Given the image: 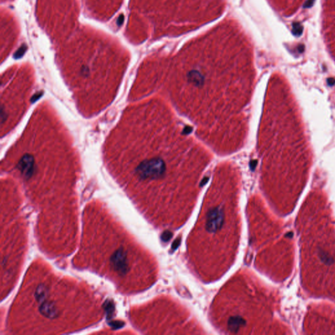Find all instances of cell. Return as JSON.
<instances>
[{"instance_id": "obj_10", "label": "cell", "mask_w": 335, "mask_h": 335, "mask_svg": "<svg viewBox=\"0 0 335 335\" xmlns=\"http://www.w3.org/2000/svg\"><path fill=\"white\" fill-rule=\"evenodd\" d=\"M313 2H314L313 0H309V1L306 2V4H305V7H309L310 6H312V4H313Z\"/></svg>"}, {"instance_id": "obj_4", "label": "cell", "mask_w": 335, "mask_h": 335, "mask_svg": "<svg viewBox=\"0 0 335 335\" xmlns=\"http://www.w3.org/2000/svg\"><path fill=\"white\" fill-rule=\"evenodd\" d=\"M17 168L23 176L26 178L30 177L34 170V159L33 156L30 155L22 156L18 164Z\"/></svg>"}, {"instance_id": "obj_8", "label": "cell", "mask_w": 335, "mask_h": 335, "mask_svg": "<svg viewBox=\"0 0 335 335\" xmlns=\"http://www.w3.org/2000/svg\"><path fill=\"white\" fill-rule=\"evenodd\" d=\"M302 28L299 23H294L293 24V32L295 35H300L302 33Z\"/></svg>"}, {"instance_id": "obj_5", "label": "cell", "mask_w": 335, "mask_h": 335, "mask_svg": "<svg viewBox=\"0 0 335 335\" xmlns=\"http://www.w3.org/2000/svg\"><path fill=\"white\" fill-rule=\"evenodd\" d=\"M39 312L45 317L49 319L56 318L58 314V309L56 308L55 304L47 301L40 304Z\"/></svg>"}, {"instance_id": "obj_2", "label": "cell", "mask_w": 335, "mask_h": 335, "mask_svg": "<svg viewBox=\"0 0 335 335\" xmlns=\"http://www.w3.org/2000/svg\"><path fill=\"white\" fill-rule=\"evenodd\" d=\"M225 221V214L222 207L217 206L210 210L207 213L206 228L207 232L215 233L223 227Z\"/></svg>"}, {"instance_id": "obj_3", "label": "cell", "mask_w": 335, "mask_h": 335, "mask_svg": "<svg viewBox=\"0 0 335 335\" xmlns=\"http://www.w3.org/2000/svg\"><path fill=\"white\" fill-rule=\"evenodd\" d=\"M111 263L113 268L118 274L125 275L128 271V263L126 253L123 248L117 249L111 257Z\"/></svg>"}, {"instance_id": "obj_6", "label": "cell", "mask_w": 335, "mask_h": 335, "mask_svg": "<svg viewBox=\"0 0 335 335\" xmlns=\"http://www.w3.org/2000/svg\"><path fill=\"white\" fill-rule=\"evenodd\" d=\"M246 322L240 316H234L229 319L228 321V329L232 333H236L242 327H244Z\"/></svg>"}, {"instance_id": "obj_1", "label": "cell", "mask_w": 335, "mask_h": 335, "mask_svg": "<svg viewBox=\"0 0 335 335\" xmlns=\"http://www.w3.org/2000/svg\"><path fill=\"white\" fill-rule=\"evenodd\" d=\"M165 170L163 161L159 158H151L139 164L136 168V172L140 179H156L161 178Z\"/></svg>"}, {"instance_id": "obj_9", "label": "cell", "mask_w": 335, "mask_h": 335, "mask_svg": "<svg viewBox=\"0 0 335 335\" xmlns=\"http://www.w3.org/2000/svg\"><path fill=\"white\" fill-rule=\"evenodd\" d=\"M170 236H171V233H170V232H165V233H164V234H163V236L164 240H165V241H166V240L170 239Z\"/></svg>"}, {"instance_id": "obj_7", "label": "cell", "mask_w": 335, "mask_h": 335, "mask_svg": "<svg viewBox=\"0 0 335 335\" xmlns=\"http://www.w3.org/2000/svg\"><path fill=\"white\" fill-rule=\"evenodd\" d=\"M47 296L48 290L47 287L44 285H39L36 291V293H35V297H36L37 301L41 304L46 301Z\"/></svg>"}]
</instances>
